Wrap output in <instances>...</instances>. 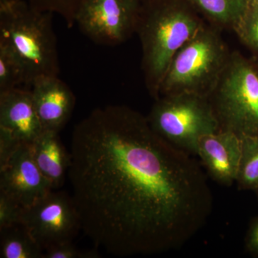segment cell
Masks as SVG:
<instances>
[{
  "instance_id": "obj_19",
  "label": "cell",
  "mask_w": 258,
  "mask_h": 258,
  "mask_svg": "<svg viewBox=\"0 0 258 258\" xmlns=\"http://www.w3.org/2000/svg\"><path fill=\"white\" fill-rule=\"evenodd\" d=\"M32 8L60 16L69 28L75 25L76 13L81 0H26Z\"/></svg>"
},
{
  "instance_id": "obj_1",
  "label": "cell",
  "mask_w": 258,
  "mask_h": 258,
  "mask_svg": "<svg viewBox=\"0 0 258 258\" xmlns=\"http://www.w3.org/2000/svg\"><path fill=\"white\" fill-rule=\"evenodd\" d=\"M69 178L81 230L109 253L181 248L210 216L211 190L191 154L128 106L93 110L75 126Z\"/></svg>"
},
{
  "instance_id": "obj_8",
  "label": "cell",
  "mask_w": 258,
  "mask_h": 258,
  "mask_svg": "<svg viewBox=\"0 0 258 258\" xmlns=\"http://www.w3.org/2000/svg\"><path fill=\"white\" fill-rule=\"evenodd\" d=\"M22 224L45 249L61 242L73 241L81 230L79 212L72 197L64 191H50L23 208Z\"/></svg>"
},
{
  "instance_id": "obj_26",
  "label": "cell",
  "mask_w": 258,
  "mask_h": 258,
  "mask_svg": "<svg viewBox=\"0 0 258 258\" xmlns=\"http://www.w3.org/2000/svg\"><path fill=\"white\" fill-rule=\"evenodd\" d=\"M255 191H257V195L258 197V187L257 188V189H255Z\"/></svg>"
},
{
  "instance_id": "obj_9",
  "label": "cell",
  "mask_w": 258,
  "mask_h": 258,
  "mask_svg": "<svg viewBox=\"0 0 258 258\" xmlns=\"http://www.w3.org/2000/svg\"><path fill=\"white\" fill-rule=\"evenodd\" d=\"M52 189L50 181L34 160L30 144H22L8 164L0 169V191L23 208L32 205Z\"/></svg>"
},
{
  "instance_id": "obj_4",
  "label": "cell",
  "mask_w": 258,
  "mask_h": 258,
  "mask_svg": "<svg viewBox=\"0 0 258 258\" xmlns=\"http://www.w3.org/2000/svg\"><path fill=\"white\" fill-rule=\"evenodd\" d=\"M218 28L204 24L171 61L160 96L189 93L209 98L231 55Z\"/></svg>"
},
{
  "instance_id": "obj_23",
  "label": "cell",
  "mask_w": 258,
  "mask_h": 258,
  "mask_svg": "<svg viewBox=\"0 0 258 258\" xmlns=\"http://www.w3.org/2000/svg\"><path fill=\"white\" fill-rule=\"evenodd\" d=\"M246 247L250 253L258 255V217L249 227L246 237Z\"/></svg>"
},
{
  "instance_id": "obj_2",
  "label": "cell",
  "mask_w": 258,
  "mask_h": 258,
  "mask_svg": "<svg viewBox=\"0 0 258 258\" xmlns=\"http://www.w3.org/2000/svg\"><path fill=\"white\" fill-rule=\"evenodd\" d=\"M205 24L188 0H143L137 31L142 69L150 96L160 97L161 83L178 51Z\"/></svg>"
},
{
  "instance_id": "obj_25",
  "label": "cell",
  "mask_w": 258,
  "mask_h": 258,
  "mask_svg": "<svg viewBox=\"0 0 258 258\" xmlns=\"http://www.w3.org/2000/svg\"><path fill=\"white\" fill-rule=\"evenodd\" d=\"M252 1H253L254 3H257L258 4V0H252Z\"/></svg>"
},
{
  "instance_id": "obj_11",
  "label": "cell",
  "mask_w": 258,
  "mask_h": 258,
  "mask_svg": "<svg viewBox=\"0 0 258 258\" xmlns=\"http://www.w3.org/2000/svg\"><path fill=\"white\" fill-rule=\"evenodd\" d=\"M31 93L37 116L43 131L59 133L72 115L76 97L59 76L37 80Z\"/></svg>"
},
{
  "instance_id": "obj_3",
  "label": "cell",
  "mask_w": 258,
  "mask_h": 258,
  "mask_svg": "<svg viewBox=\"0 0 258 258\" xmlns=\"http://www.w3.org/2000/svg\"><path fill=\"white\" fill-rule=\"evenodd\" d=\"M52 16V13L32 8L26 0L0 4V42L21 61L26 85L30 86L41 78L60 74Z\"/></svg>"
},
{
  "instance_id": "obj_13",
  "label": "cell",
  "mask_w": 258,
  "mask_h": 258,
  "mask_svg": "<svg viewBox=\"0 0 258 258\" xmlns=\"http://www.w3.org/2000/svg\"><path fill=\"white\" fill-rule=\"evenodd\" d=\"M58 134L43 131L30 144L34 160L42 174L50 181L52 189L62 187L71 161L70 153L64 149Z\"/></svg>"
},
{
  "instance_id": "obj_21",
  "label": "cell",
  "mask_w": 258,
  "mask_h": 258,
  "mask_svg": "<svg viewBox=\"0 0 258 258\" xmlns=\"http://www.w3.org/2000/svg\"><path fill=\"white\" fill-rule=\"evenodd\" d=\"M73 241L51 246L44 251L43 258H98L100 254L95 249L79 250Z\"/></svg>"
},
{
  "instance_id": "obj_22",
  "label": "cell",
  "mask_w": 258,
  "mask_h": 258,
  "mask_svg": "<svg viewBox=\"0 0 258 258\" xmlns=\"http://www.w3.org/2000/svg\"><path fill=\"white\" fill-rule=\"evenodd\" d=\"M23 143L9 129L0 126V169L8 164Z\"/></svg>"
},
{
  "instance_id": "obj_20",
  "label": "cell",
  "mask_w": 258,
  "mask_h": 258,
  "mask_svg": "<svg viewBox=\"0 0 258 258\" xmlns=\"http://www.w3.org/2000/svg\"><path fill=\"white\" fill-rule=\"evenodd\" d=\"M23 207L0 191V230L20 223Z\"/></svg>"
},
{
  "instance_id": "obj_24",
  "label": "cell",
  "mask_w": 258,
  "mask_h": 258,
  "mask_svg": "<svg viewBox=\"0 0 258 258\" xmlns=\"http://www.w3.org/2000/svg\"><path fill=\"white\" fill-rule=\"evenodd\" d=\"M10 1V0H0V4L2 3H8V2Z\"/></svg>"
},
{
  "instance_id": "obj_17",
  "label": "cell",
  "mask_w": 258,
  "mask_h": 258,
  "mask_svg": "<svg viewBox=\"0 0 258 258\" xmlns=\"http://www.w3.org/2000/svg\"><path fill=\"white\" fill-rule=\"evenodd\" d=\"M26 84L21 61L4 42H0V92Z\"/></svg>"
},
{
  "instance_id": "obj_15",
  "label": "cell",
  "mask_w": 258,
  "mask_h": 258,
  "mask_svg": "<svg viewBox=\"0 0 258 258\" xmlns=\"http://www.w3.org/2000/svg\"><path fill=\"white\" fill-rule=\"evenodd\" d=\"M0 232L2 258H43V249L21 223Z\"/></svg>"
},
{
  "instance_id": "obj_16",
  "label": "cell",
  "mask_w": 258,
  "mask_h": 258,
  "mask_svg": "<svg viewBox=\"0 0 258 258\" xmlns=\"http://www.w3.org/2000/svg\"><path fill=\"white\" fill-rule=\"evenodd\" d=\"M242 139V154L237 181L242 189L258 187V134L244 137Z\"/></svg>"
},
{
  "instance_id": "obj_12",
  "label": "cell",
  "mask_w": 258,
  "mask_h": 258,
  "mask_svg": "<svg viewBox=\"0 0 258 258\" xmlns=\"http://www.w3.org/2000/svg\"><path fill=\"white\" fill-rule=\"evenodd\" d=\"M0 126L9 129L23 143H32L43 132L31 90L18 87L0 92Z\"/></svg>"
},
{
  "instance_id": "obj_7",
  "label": "cell",
  "mask_w": 258,
  "mask_h": 258,
  "mask_svg": "<svg viewBox=\"0 0 258 258\" xmlns=\"http://www.w3.org/2000/svg\"><path fill=\"white\" fill-rule=\"evenodd\" d=\"M143 0H81L75 25L100 45L116 46L137 31Z\"/></svg>"
},
{
  "instance_id": "obj_10",
  "label": "cell",
  "mask_w": 258,
  "mask_h": 258,
  "mask_svg": "<svg viewBox=\"0 0 258 258\" xmlns=\"http://www.w3.org/2000/svg\"><path fill=\"white\" fill-rule=\"evenodd\" d=\"M241 154L242 139L229 131L220 130L199 141L197 155L212 179L225 186L237 181Z\"/></svg>"
},
{
  "instance_id": "obj_5",
  "label": "cell",
  "mask_w": 258,
  "mask_h": 258,
  "mask_svg": "<svg viewBox=\"0 0 258 258\" xmlns=\"http://www.w3.org/2000/svg\"><path fill=\"white\" fill-rule=\"evenodd\" d=\"M220 123L242 138L258 134V62L231 52L220 80L209 97Z\"/></svg>"
},
{
  "instance_id": "obj_14",
  "label": "cell",
  "mask_w": 258,
  "mask_h": 258,
  "mask_svg": "<svg viewBox=\"0 0 258 258\" xmlns=\"http://www.w3.org/2000/svg\"><path fill=\"white\" fill-rule=\"evenodd\" d=\"M199 14L218 28H232L250 0H188Z\"/></svg>"
},
{
  "instance_id": "obj_6",
  "label": "cell",
  "mask_w": 258,
  "mask_h": 258,
  "mask_svg": "<svg viewBox=\"0 0 258 258\" xmlns=\"http://www.w3.org/2000/svg\"><path fill=\"white\" fill-rule=\"evenodd\" d=\"M147 119L161 138L191 155L202 137L220 130L209 98L189 93L159 97Z\"/></svg>"
},
{
  "instance_id": "obj_18",
  "label": "cell",
  "mask_w": 258,
  "mask_h": 258,
  "mask_svg": "<svg viewBox=\"0 0 258 258\" xmlns=\"http://www.w3.org/2000/svg\"><path fill=\"white\" fill-rule=\"evenodd\" d=\"M244 45L258 56V4L250 0L248 7L232 28Z\"/></svg>"
}]
</instances>
